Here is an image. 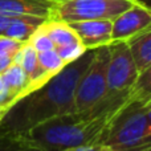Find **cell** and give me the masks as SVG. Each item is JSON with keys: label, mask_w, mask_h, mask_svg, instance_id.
<instances>
[{"label": "cell", "mask_w": 151, "mask_h": 151, "mask_svg": "<svg viewBox=\"0 0 151 151\" xmlns=\"http://www.w3.org/2000/svg\"><path fill=\"white\" fill-rule=\"evenodd\" d=\"M150 101H151V99H150ZM150 101H149V102H150Z\"/></svg>", "instance_id": "cell-27"}, {"label": "cell", "mask_w": 151, "mask_h": 151, "mask_svg": "<svg viewBox=\"0 0 151 151\" xmlns=\"http://www.w3.org/2000/svg\"><path fill=\"white\" fill-rule=\"evenodd\" d=\"M109 45L97 48L94 58L82 74L76 91V113L86 114L97 106L107 94V64H109Z\"/></svg>", "instance_id": "cell-5"}, {"label": "cell", "mask_w": 151, "mask_h": 151, "mask_svg": "<svg viewBox=\"0 0 151 151\" xmlns=\"http://www.w3.org/2000/svg\"><path fill=\"white\" fill-rule=\"evenodd\" d=\"M28 143V142H27ZM25 151H41L40 149H37V147H35V146H32V145H29L28 143V147H27V150Z\"/></svg>", "instance_id": "cell-24"}, {"label": "cell", "mask_w": 151, "mask_h": 151, "mask_svg": "<svg viewBox=\"0 0 151 151\" xmlns=\"http://www.w3.org/2000/svg\"><path fill=\"white\" fill-rule=\"evenodd\" d=\"M147 104L130 101L113 119L102 143L114 151H127L138 147L147 134Z\"/></svg>", "instance_id": "cell-3"}, {"label": "cell", "mask_w": 151, "mask_h": 151, "mask_svg": "<svg viewBox=\"0 0 151 151\" xmlns=\"http://www.w3.org/2000/svg\"><path fill=\"white\" fill-rule=\"evenodd\" d=\"M28 42L37 50V53L55 49V44H53V41L50 40V37L48 36V33L45 32L42 25L32 35L31 39L28 40Z\"/></svg>", "instance_id": "cell-17"}, {"label": "cell", "mask_w": 151, "mask_h": 151, "mask_svg": "<svg viewBox=\"0 0 151 151\" xmlns=\"http://www.w3.org/2000/svg\"><path fill=\"white\" fill-rule=\"evenodd\" d=\"M68 151H114V150H113V147H110L106 143H93V145L76 147V149H72Z\"/></svg>", "instance_id": "cell-21"}, {"label": "cell", "mask_w": 151, "mask_h": 151, "mask_svg": "<svg viewBox=\"0 0 151 151\" xmlns=\"http://www.w3.org/2000/svg\"><path fill=\"white\" fill-rule=\"evenodd\" d=\"M28 147L23 137L0 135V151H25Z\"/></svg>", "instance_id": "cell-18"}, {"label": "cell", "mask_w": 151, "mask_h": 151, "mask_svg": "<svg viewBox=\"0 0 151 151\" xmlns=\"http://www.w3.org/2000/svg\"><path fill=\"white\" fill-rule=\"evenodd\" d=\"M139 3H142L143 5H146V7L151 8V0H138Z\"/></svg>", "instance_id": "cell-25"}, {"label": "cell", "mask_w": 151, "mask_h": 151, "mask_svg": "<svg viewBox=\"0 0 151 151\" xmlns=\"http://www.w3.org/2000/svg\"><path fill=\"white\" fill-rule=\"evenodd\" d=\"M55 49L65 64H70L73 61L78 60L88 50L81 41L73 42V44H69V45H64V47H58V48H55Z\"/></svg>", "instance_id": "cell-16"}, {"label": "cell", "mask_w": 151, "mask_h": 151, "mask_svg": "<svg viewBox=\"0 0 151 151\" xmlns=\"http://www.w3.org/2000/svg\"><path fill=\"white\" fill-rule=\"evenodd\" d=\"M139 151H151V146L146 147V149H143V150H139Z\"/></svg>", "instance_id": "cell-26"}, {"label": "cell", "mask_w": 151, "mask_h": 151, "mask_svg": "<svg viewBox=\"0 0 151 151\" xmlns=\"http://www.w3.org/2000/svg\"><path fill=\"white\" fill-rule=\"evenodd\" d=\"M45 32L48 33V36L50 37V40L55 44V48L58 47H64V45H69L73 44V42L80 41L77 33L73 31L69 24L64 23L60 20H52V19H48L44 24Z\"/></svg>", "instance_id": "cell-13"}, {"label": "cell", "mask_w": 151, "mask_h": 151, "mask_svg": "<svg viewBox=\"0 0 151 151\" xmlns=\"http://www.w3.org/2000/svg\"><path fill=\"white\" fill-rule=\"evenodd\" d=\"M9 21H11V17H5V16L0 15V36L4 35V32H5V29H7Z\"/></svg>", "instance_id": "cell-23"}, {"label": "cell", "mask_w": 151, "mask_h": 151, "mask_svg": "<svg viewBox=\"0 0 151 151\" xmlns=\"http://www.w3.org/2000/svg\"><path fill=\"white\" fill-rule=\"evenodd\" d=\"M12 63H13V57H0V74L4 73Z\"/></svg>", "instance_id": "cell-22"}, {"label": "cell", "mask_w": 151, "mask_h": 151, "mask_svg": "<svg viewBox=\"0 0 151 151\" xmlns=\"http://www.w3.org/2000/svg\"><path fill=\"white\" fill-rule=\"evenodd\" d=\"M135 3L137 0H57L50 19L66 24L85 20H114Z\"/></svg>", "instance_id": "cell-4"}, {"label": "cell", "mask_w": 151, "mask_h": 151, "mask_svg": "<svg viewBox=\"0 0 151 151\" xmlns=\"http://www.w3.org/2000/svg\"><path fill=\"white\" fill-rule=\"evenodd\" d=\"M39 65L41 66L42 70H45L50 76H56L58 72L63 70L66 64L58 56L56 49H52V50L39 53Z\"/></svg>", "instance_id": "cell-15"}, {"label": "cell", "mask_w": 151, "mask_h": 151, "mask_svg": "<svg viewBox=\"0 0 151 151\" xmlns=\"http://www.w3.org/2000/svg\"><path fill=\"white\" fill-rule=\"evenodd\" d=\"M57 0H0V15L5 17L37 16L50 19Z\"/></svg>", "instance_id": "cell-9"}, {"label": "cell", "mask_w": 151, "mask_h": 151, "mask_svg": "<svg viewBox=\"0 0 151 151\" xmlns=\"http://www.w3.org/2000/svg\"><path fill=\"white\" fill-rule=\"evenodd\" d=\"M119 111H106L97 117L69 113L39 123L23 138L42 151H68L86 145L102 143L110 123Z\"/></svg>", "instance_id": "cell-2"}, {"label": "cell", "mask_w": 151, "mask_h": 151, "mask_svg": "<svg viewBox=\"0 0 151 151\" xmlns=\"http://www.w3.org/2000/svg\"><path fill=\"white\" fill-rule=\"evenodd\" d=\"M131 101L149 102L151 99V65L141 72L130 93Z\"/></svg>", "instance_id": "cell-14"}, {"label": "cell", "mask_w": 151, "mask_h": 151, "mask_svg": "<svg viewBox=\"0 0 151 151\" xmlns=\"http://www.w3.org/2000/svg\"><path fill=\"white\" fill-rule=\"evenodd\" d=\"M69 25L86 49H97L111 44L113 20H85Z\"/></svg>", "instance_id": "cell-8"}, {"label": "cell", "mask_w": 151, "mask_h": 151, "mask_svg": "<svg viewBox=\"0 0 151 151\" xmlns=\"http://www.w3.org/2000/svg\"><path fill=\"white\" fill-rule=\"evenodd\" d=\"M151 29V8L137 3L113 20L111 41H129Z\"/></svg>", "instance_id": "cell-7"}, {"label": "cell", "mask_w": 151, "mask_h": 151, "mask_svg": "<svg viewBox=\"0 0 151 151\" xmlns=\"http://www.w3.org/2000/svg\"><path fill=\"white\" fill-rule=\"evenodd\" d=\"M146 115H147V134H146V139H145V141L142 142L138 147L131 149V150H127V151H139V150H143V149H146V147L151 146V101L147 102Z\"/></svg>", "instance_id": "cell-20"}, {"label": "cell", "mask_w": 151, "mask_h": 151, "mask_svg": "<svg viewBox=\"0 0 151 151\" xmlns=\"http://www.w3.org/2000/svg\"><path fill=\"white\" fill-rule=\"evenodd\" d=\"M94 53L96 49H88L78 60L66 64L44 86L19 101L0 122V135L24 137L39 123L76 113L77 85L93 61Z\"/></svg>", "instance_id": "cell-1"}, {"label": "cell", "mask_w": 151, "mask_h": 151, "mask_svg": "<svg viewBox=\"0 0 151 151\" xmlns=\"http://www.w3.org/2000/svg\"><path fill=\"white\" fill-rule=\"evenodd\" d=\"M107 64V94H130L138 80L139 70L126 41H115L109 45Z\"/></svg>", "instance_id": "cell-6"}, {"label": "cell", "mask_w": 151, "mask_h": 151, "mask_svg": "<svg viewBox=\"0 0 151 151\" xmlns=\"http://www.w3.org/2000/svg\"><path fill=\"white\" fill-rule=\"evenodd\" d=\"M48 19L37 17V16H17L11 17V21L8 24L3 36L11 37L13 40H17L21 42H27L31 36L47 21Z\"/></svg>", "instance_id": "cell-10"}, {"label": "cell", "mask_w": 151, "mask_h": 151, "mask_svg": "<svg viewBox=\"0 0 151 151\" xmlns=\"http://www.w3.org/2000/svg\"><path fill=\"white\" fill-rule=\"evenodd\" d=\"M24 42L7 36H0V57H15Z\"/></svg>", "instance_id": "cell-19"}, {"label": "cell", "mask_w": 151, "mask_h": 151, "mask_svg": "<svg viewBox=\"0 0 151 151\" xmlns=\"http://www.w3.org/2000/svg\"><path fill=\"white\" fill-rule=\"evenodd\" d=\"M3 77H4V81L9 91L13 96L12 104H11V109H12L19 101H21L27 96L25 89L29 83V77L24 72V69L19 64L15 63H12L8 66V69L3 73Z\"/></svg>", "instance_id": "cell-11"}, {"label": "cell", "mask_w": 151, "mask_h": 151, "mask_svg": "<svg viewBox=\"0 0 151 151\" xmlns=\"http://www.w3.org/2000/svg\"><path fill=\"white\" fill-rule=\"evenodd\" d=\"M131 50L139 73L151 65V29L126 41Z\"/></svg>", "instance_id": "cell-12"}, {"label": "cell", "mask_w": 151, "mask_h": 151, "mask_svg": "<svg viewBox=\"0 0 151 151\" xmlns=\"http://www.w3.org/2000/svg\"><path fill=\"white\" fill-rule=\"evenodd\" d=\"M41 151H42V150H41Z\"/></svg>", "instance_id": "cell-28"}]
</instances>
